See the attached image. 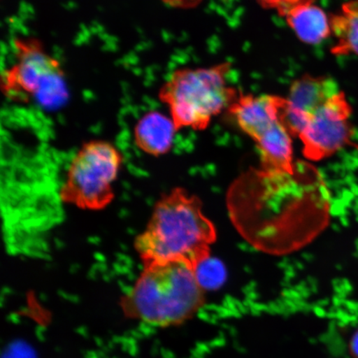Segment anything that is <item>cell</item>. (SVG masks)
I'll return each mask as SVG.
<instances>
[{"mask_svg":"<svg viewBox=\"0 0 358 358\" xmlns=\"http://www.w3.org/2000/svg\"><path fill=\"white\" fill-rule=\"evenodd\" d=\"M213 235V226L198 201L177 190L155 205L134 248L145 266L174 262L191 264L207 252Z\"/></svg>","mask_w":358,"mask_h":358,"instance_id":"6da1fadb","label":"cell"},{"mask_svg":"<svg viewBox=\"0 0 358 358\" xmlns=\"http://www.w3.org/2000/svg\"><path fill=\"white\" fill-rule=\"evenodd\" d=\"M166 6L178 8H192L199 6L203 0H161Z\"/></svg>","mask_w":358,"mask_h":358,"instance_id":"9a60e30c","label":"cell"},{"mask_svg":"<svg viewBox=\"0 0 358 358\" xmlns=\"http://www.w3.org/2000/svg\"><path fill=\"white\" fill-rule=\"evenodd\" d=\"M285 20L299 40L308 44H317L332 33L330 17L316 6L315 0L297 4L286 13Z\"/></svg>","mask_w":358,"mask_h":358,"instance_id":"30bf717a","label":"cell"},{"mask_svg":"<svg viewBox=\"0 0 358 358\" xmlns=\"http://www.w3.org/2000/svg\"><path fill=\"white\" fill-rule=\"evenodd\" d=\"M122 162L120 152L110 143H87L71 161L61 199L80 208H104L113 199V183Z\"/></svg>","mask_w":358,"mask_h":358,"instance_id":"5b68a950","label":"cell"},{"mask_svg":"<svg viewBox=\"0 0 358 358\" xmlns=\"http://www.w3.org/2000/svg\"><path fill=\"white\" fill-rule=\"evenodd\" d=\"M230 62L210 67L174 71L159 92L169 116L178 129H204L215 116L222 113L239 97L238 91L227 83Z\"/></svg>","mask_w":358,"mask_h":358,"instance_id":"3957f363","label":"cell"},{"mask_svg":"<svg viewBox=\"0 0 358 358\" xmlns=\"http://www.w3.org/2000/svg\"><path fill=\"white\" fill-rule=\"evenodd\" d=\"M340 92L332 78L303 74L291 84L282 123L291 136H299L308 118Z\"/></svg>","mask_w":358,"mask_h":358,"instance_id":"52a82bcc","label":"cell"},{"mask_svg":"<svg viewBox=\"0 0 358 358\" xmlns=\"http://www.w3.org/2000/svg\"><path fill=\"white\" fill-rule=\"evenodd\" d=\"M15 60L2 75V92L8 99L34 101L55 108L66 99L64 71L60 62L34 38L13 40Z\"/></svg>","mask_w":358,"mask_h":358,"instance_id":"277c9868","label":"cell"},{"mask_svg":"<svg viewBox=\"0 0 358 358\" xmlns=\"http://www.w3.org/2000/svg\"><path fill=\"white\" fill-rule=\"evenodd\" d=\"M190 263L146 266L122 301L124 313L143 323L169 328L192 319L204 303Z\"/></svg>","mask_w":358,"mask_h":358,"instance_id":"7a4b0ae2","label":"cell"},{"mask_svg":"<svg viewBox=\"0 0 358 358\" xmlns=\"http://www.w3.org/2000/svg\"><path fill=\"white\" fill-rule=\"evenodd\" d=\"M264 160L271 166H289L293 155L291 134L281 122L267 129L256 141Z\"/></svg>","mask_w":358,"mask_h":358,"instance_id":"7c38bea8","label":"cell"},{"mask_svg":"<svg viewBox=\"0 0 358 358\" xmlns=\"http://www.w3.org/2000/svg\"><path fill=\"white\" fill-rule=\"evenodd\" d=\"M331 28L337 42L332 55L358 56V0L343 3L341 10L330 16Z\"/></svg>","mask_w":358,"mask_h":358,"instance_id":"8fae6325","label":"cell"},{"mask_svg":"<svg viewBox=\"0 0 358 358\" xmlns=\"http://www.w3.org/2000/svg\"><path fill=\"white\" fill-rule=\"evenodd\" d=\"M286 103V98L278 96H255L241 93L228 111L239 127L257 141L272 125L281 122Z\"/></svg>","mask_w":358,"mask_h":358,"instance_id":"ba28073f","label":"cell"},{"mask_svg":"<svg viewBox=\"0 0 358 358\" xmlns=\"http://www.w3.org/2000/svg\"><path fill=\"white\" fill-rule=\"evenodd\" d=\"M178 129L170 116L162 112H147L134 129V142L145 153L159 156L171 150Z\"/></svg>","mask_w":358,"mask_h":358,"instance_id":"9c48e42d","label":"cell"},{"mask_svg":"<svg viewBox=\"0 0 358 358\" xmlns=\"http://www.w3.org/2000/svg\"><path fill=\"white\" fill-rule=\"evenodd\" d=\"M351 352L353 356H355L356 358H358V332L352 339Z\"/></svg>","mask_w":358,"mask_h":358,"instance_id":"2e32d148","label":"cell"},{"mask_svg":"<svg viewBox=\"0 0 358 358\" xmlns=\"http://www.w3.org/2000/svg\"><path fill=\"white\" fill-rule=\"evenodd\" d=\"M352 106L345 93L340 92L308 120L299 134L304 152L313 159H323L337 153L353 136L350 122Z\"/></svg>","mask_w":358,"mask_h":358,"instance_id":"8992f818","label":"cell"},{"mask_svg":"<svg viewBox=\"0 0 358 358\" xmlns=\"http://www.w3.org/2000/svg\"><path fill=\"white\" fill-rule=\"evenodd\" d=\"M196 283L203 292L217 291L225 285L227 270L220 259L206 252L191 263Z\"/></svg>","mask_w":358,"mask_h":358,"instance_id":"4fadbf2b","label":"cell"},{"mask_svg":"<svg viewBox=\"0 0 358 358\" xmlns=\"http://www.w3.org/2000/svg\"><path fill=\"white\" fill-rule=\"evenodd\" d=\"M306 0H257L262 7L268 8V10H274L283 17L290 8Z\"/></svg>","mask_w":358,"mask_h":358,"instance_id":"5bb4252c","label":"cell"}]
</instances>
